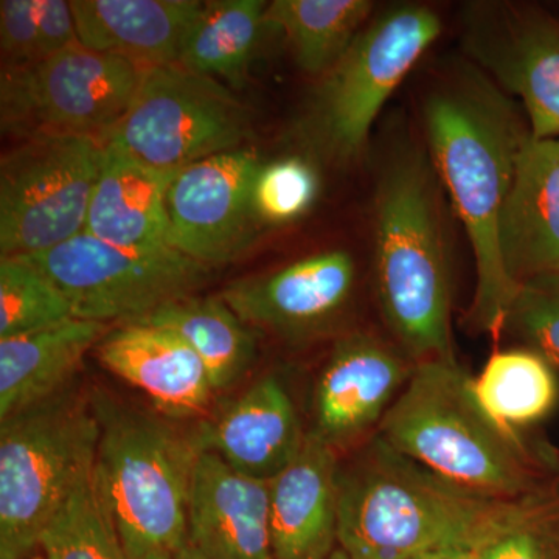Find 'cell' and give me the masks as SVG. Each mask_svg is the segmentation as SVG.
<instances>
[{"label":"cell","instance_id":"obj_1","mask_svg":"<svg viewBox=\"0 0 559 559\" xmlns=\"http://www.w3.org/2000/svg\"><path fill=\"white\" fill-rule=\"evenodd\" d=\"M423 123L430 160L476 261L468 322L496 336L520 290L503 267L499 234L518 162L532 135L527 116L487 73L462 60L430 86Z\"/></svg>","mask_w":559,"mask_h":559},{"label":"cell","instance_id":"obj_2","mask_svg":"<svg viewBox=\"0 0 559 559\" xmlns=\"http://www.w3.org/2000/svg\"><path fill=\"white\" fill-rule=\"evenodd\" d=\"M536 492L522 499L479 495L443 479L374 433L349 465L341 466L337 543L352 559L484 550L524 513Z\"/></svg>","mask_w":559,"mask_h":559},{"label":"cell","instance_id":"obj_3","mask_svg":"<svg viewBox=\"0 0 559 559\" xmlns=\"http://www.w3.org/2000/svg\"><path fill=\"white\" fill-rule=\"evenodd\" d=\"M443 193L425 143L406 138L390 146L374 190V289L414 366L457 360Z\"/></svg>","mask_w":559,"mask_h":559},{"label":"cell","instance_id":"obj_4","mask_svg":"<svg viewBox=\"0 0 559 559\" xmlns=\"http://www.w3.org/2000/svg\"><path fill=\"white\" fill-rule=\"evenodd\" d=\"M377 433L443 479L491 498L522 499L559 476L557 450L492 418L457 360L414 366Z\"/></svg>","mask_w":559,"mask_h":559},{"label":"cell","instance_id":"obj_5","mask_svg":"<svg viewBox=\"0 0 559 559\" xmlns=\"http://www.w3.org/2000/svg\"><path fill=\"white\" fill-rule=\"evenodd\" d=\"M91 396L100 428L95 474L128 558L178 557L200 448L167 419L105 393Z\"/></svg>","mask_w":559,"mask_h":559},{"label":"cell","instance_id":"obj_6","mask_svg":"<svg viewBox=\"0 0 559 559\" xmlns=\"http://www.w3.org/2000/svg\"><path fill=\"white\" fill-rule=\"evenodd\" d=\"M440 33L436 11L414 3L369 22L305 103L293 130L301 156L319 167L358 162L381 110Z\"/></svg>","mask_w":559,"mask_h":559},{"label":"cell","instance_id":"obj_7","mask_svg":"<svg viewBox=\"0 0 559 559\" xmlns=\"http://www.w3.org/2000/svg\"><path fill=\"white\" fill-rule=\"evenodd\" d=\"M92 396L75 385L0 419V559H28L95 465Z\"/></svg>","mask_w":559,"mask_h":559},{"label":"cell","instance_id":"obj_8","mask_svg":"<svg viewBox=\"0 0 559 559\" xmlns=\"http://www.w3.org/2000/svg\"><path fill=\"white\" fill-rule=\"evenodd\" d=\"M250 138L249 109L226 84L173 64L145 70L106 143L151 168L176 173L245 148Z\"/></svg>","mask_w":559,"mask_h":559},{"label":"cell","instance_id":"obj_9","mask_svg":"<svg viewBox=\"0 0 559 559\" xmlns=\"http://www.w3.org/2000/svg\"><path fill=\"white\" fill-rule=\"evenodd\" d=\"M21 259L58 286L76 319L119 325L194 296L207 285L212 270L175 249L139 252L86 231Z\"/></svg>","mask_w":559,"mask_h":559},{"label":"cell","instance_id":"obj_10","mask_svg":"<svg viewBox=\"0 0 559 559\" xmlns=\"http://www.w3.org/2000/svg\"><path fill=\"white\" fill-rule=\"evenodd\" d=\"M145 70L76 44L32 68L2 72L0 121L16 138L79 135L106 143Z\"/></svg>","mask_w":559,"mask_h":559},{"label":"cell","instance_id":"obj_11","mask_svg":"<svg viewBox=\"0 0 559 559\" xmlns=\"http://www.w3.org/2000/svg\"><path fill=\"white\" fill-rule=\"evenodd\" d=\"M105 143L36 135L0 162V252L27 257L84 231Z\"/></svg>","mask_w":559,"mask_h":559},{"label":"cell","instance_id":"obj_12","mask_svg":"<svg viewBox=\"0 0 559 559\" xmlns=\"http://www.w3.org/2000/svg\"><path fill=\"white\" fill-rule=\"evenodd\" d=\"M466 60L520 100L535 139L559 138V21L522 3H468L462 16Z\"/></svg>","mask_w":559,"mask_h":559},{"label":"cell","instance_id":"obj_13","mask_svg":"<svg viewBox=\"0 0 559 559\" xmlns=\"http://www.w3.org/2000/svg\"><path fill=\"white\" fill-rule=\"evenodd\" d=\"M259 153L250 146L194 162L167 191L168 245L209 267L240 259L259 238L252 204Z\"/></svg>","mask_w":559,"mask_h":559},{"label":"cell","instance_id":"obj_14","mask_svg":"<svg viewBox=\"0 0 559 559\" xmlns=\"http://www.w3.org/2000/svg\"><path fill=\"white\" fill-rule=\"evenodd\" d=\"M356 264L345 250H326L289 266L240 278L219 294L250 326L288 341L325 333L352 300Z\"/></svg>","mask_w":559,"mask_h":559},{"label":"cell","instance_id":"obj_15","mask_svg":"<svg viewBox=\"0 0 559 559\" xmlns=\"http://www.w3.org/2000/svg\"><path fill=\"white\" fill-rule=\"evenodd\" d=\"M414 364L399 347L370 333L345 334L334 342L314 393V432L337 451L378 428Z\"/></svg>","mask_w":559,"mask_h":559},{"label":"cell","instance_id":"obj_16","mask_svg":"<svg viewBox=\"0 0 559 559\" xmlns=\"http://www.w3.org/2000/svg\"><path fill=\"white\" fill-rule=\"evenodd\" d=\"M178 559H275L270 485L201 452L191 484L186 543Z\"/></svg>","mask_w":559,"mask_h":559},{"label":"cell","instance_id":"obj_17","mask_svg":"<svg viewBox=\"0 0 559 559\" xmlns=\"http://www.w3.org/2000/svg\"><path fill=\"white\" fill-rule=\"evenodd\" d=\"M307 433L288 390L267 374L191 436L201 452L215 454L242 476L271 481L299 455Z\"/></svg>","mask_w":559,"mask_h":559},{"label":"cell","instance_id":"obj_18","mask_svg":"<svg viewBox=\"0 0 559 559\" xmlns=\"http://www.w3.org/2000/svg\"><path fill=\"white\" fill-rule=\"evenodd\" d=\"M340 451L314 430L270 485L275 559H330L340 524Z\"/></svg>","mask_w":559,"mask_h":559},{"label":"cell","instance_id":"obj_19","mask_svg":"<svg viewBox=\"0 0 559 559\" xmlns=\"http://www.w3.org/2000/svg\"><path fill=\"white\" fill-rule=\"evenodd\" d=\"M500 255L516 286L559 277V138L530 135L500 221Z\"/></svg>","mask_w":559,"mask_h":559},{"label":"cell","instance_id":"obj_20","mask_svg":"<svg viewBox=\"0 0 559 559\" xmlns=\"http://www.w3.org/2000/svg\"><path fill=\"white\" fill-rule=\"evenodd\" d=\"M103 366L142 390L167 417L202 414L212 380L200 356L178 334L148 323H121L98 344Z\"/></svg>","mask_w":559,"mask_h":559},{"label":"cell","instance_id":"obj_21","mask_svg":"<svg viewBox=\"0 0 559 559\" xmlns=\"http://www.w3.org/2000/svg\"><path fill=\"white\" fill-rule=\"evenodd\" d=\"M204 2L70 0L81 46L142 70L178 64Z\"/></svg>","mask_w":559,"mask_h":559},{"label":"cell","instance_id":"obj_22","mask_svg":"<svg viewBox=\"0 0 559 559\" xmlns=\"http://www.w3.org/2000/svg\"><path fill=\"white\" fill-rule=\"evenodd\" d=\"M173 175L151 168L105 143L84 231L109 245L139 252L171 249L167 191Z\"/></svg>","mask_w":559,"mask_h":559},{"label":"cell","instance_id":"obj_23","mask_svg":"<svg viewBox=\"0 0 559 559\" xmlns=\"http://www.w3.org/2000/svg\"><path fill=\"white\" fill-rule=\"evenodd\" d=\"M108 333V323L73 318L0 341V419L72 384L84 356Z\"/></svg>","mask_w":559,"mask_h":559},{"label":"cell","instance_id":"obj_24","mask_svg":"<svg viewBox=\"0 0 559 559\" xmlns=\"http://www.w3.org/2000/svg\"><path fill=\"white\" fill-rule=\"evenodd\" d=\"M138 322L186 341L207 367L215 390L237 384L255 362V336L221 296L186 297Z\"/></svg>","mask_w":559,"mask_h":559},{"label":"cell","instance_id":"obj_25","mask_svg":"<svg viewBox=\"0 0 559 559\" xmlns=\"http://www.w3.org/2000/svg\"><path fill=\"white\" fill-rule=\"evenodd\" d=\"M267 3L263 0H210L183 44L179 66L240 87L260 43Z\"/></svg>","mask_w":559,"mask_h":559},{"label":"cell","instance_id":"obj_26","mask_svg":"<svg viewBox=\"0 0 559 559\" xmlns=\"http://www.w3.org/2000/svg\"><path fill=\"white\" fill-rule=\"evenodd\" d=\"M371 10L367 0H274L264 24L285 35L297 66L319 80L344 57Z\"/></svg>","mask_w":559,"mask_h":559},{"label":"cell","instance_id":"obj_27","mask_svg":"<svg viewBox=\"0 0 559 559\" xmlns=\"http://www.w3.org/2000/svg\"><path fill=\"white\" fill-rule=\"evenodd\" d=\"M474 384L492 418L522 432L549 417L558 404L557 370L527 347L495 353Z\"/></svg>","mask_w":559,"mask_h":559},{"label":"cell","instance_id":"obj_28","mask_svg":"<svg viewBox=\"0 0 559 559\" xmlns=\"http://www.w3.org/2000/svg\"><path fill=\"white\" fill-rule=\"evenodd\" d=\"M75 318L69 300L38 267L0 257V341L51 329Z\"/></svg>","mask_w":559,"mask_h":559},{"label":"cell","instance_id":"obj_29","mask_svg":"<svg viewBox=\"0 0 559 559\" xmlns=\"http://www.w3.org/2000/svg\"><path fill=\"white\" fill-rule=\"evenodd\" d=\"M319 168L301 154L261 164L252 189L261 226H283L307 215L319 198Z\"/></svg>","mask_w":559,"mask_h":559},{"label":"cell","instance_id":"obj_30","mask_svg":"<svg viewBox=\"0 0 559 559\" xmlns=\"http://www.w3.org/2000/svg\"><path fill=\"white\" fill-rule=\"evenodd\" d=\"M480 559H559V476L533 496L524 513L480 551Z\"/></svg>","mask_w":559,"mask_h":559},{"label":"cell","instance_id":"obj_31","mask_svg":"<svg viewBox=\"0 0 559 559\" xmlns=\"http://www.w3.org/2000/svg\"><path fill=\"white\" fill-rule=\"evenodd\" d=\"M503 331L559 370V277L533 280L518 290Z\"/></svg>","mask_w":559,"mask_h":559},{"label":"cell","instance_id":"obj_32","mask_svg":"<svg viewBox=\"0 0 559 559\" xmlns=\"http://www.w3.org/2000/svg\"><path fill=\"white\" fill-rule=\"evenodd\" d=\"M40 10H43V0H2L0 2L2 72L32 68L43 61Z\"/></svg>","mask_w":559,"mask_h":559},{"label":"cell","instance_id":"obj_33","mask_svg":"<svg viewBox=\"0 0 559 559\" xmlns=\"http://www.w3.org/2000/svg\"><path fill=\"white\" fill-rule=\"evenodd\" d=\"M39 31L43 61L80 44L72 7L64 0H43Z\"/></svg>","mask_w":559,"mask_h":559},{"label":"cell","instance_id":"obj_34","mask_svg":"<svg viewBox=\"0 0 559 559\" xmlns=\"http://www.w3.org/2000/svg\"><path fill=\"white\" fill-rule=\"evenodd\" d=\"M480 551L477 549H443L428 551L411 559H480Z\"/></svg>","mask_w":559,"mask_h":559},{"label":"cell","instance_id":"obj_35","mask_svg":"<svg viewBox=\"0 0 559 559\" xmlns=\"http://www.w3.org/2000/svg\"><path fill=\"white\" fill-rule=\"evenodd\" d=\"M143 559H178L175 557V555L171 554H164V551H160V554H151L148 557H145Z\"/></svg>","mask_w":559,"mask_h":559},{"label":"cell","instance_id":"obj_36","mask_svg":"<svg viewBox=\"0 0 559 559\" xmlns=\"http://www.w3.org/2000/svg\"><path fill=\"white\" fill-rule=\"evenodd\" d=\"M330 559H352V558H349L348 555L345 554L344 550L336 549V551H334V554H333V557H331Z\"/></svg>","mask_w":559,"mask_h":559},{"label":"cell","instance_id":"obj_37","mask_svg":"<svg viewBox=\"0 0 559 559\" xmlns=\"http://www.w3.org/2000/svg\"><path fill=\"white\" fill-rule=\"evenodd\" d=\"M28 559H46V558H44V557H31Z\"/></svg>","mask_w":559,"mask_h":559}]
</instances>
